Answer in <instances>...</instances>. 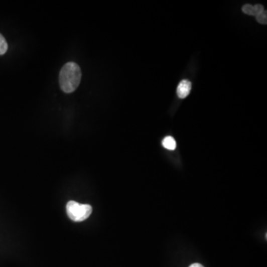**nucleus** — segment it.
<instances>
[{"label": "nucleus", "instance_id": "20e7f679", "mask_svg": "<svg viewBox=\"0 0 267 267\" xmlns=\"http://www.w3.org/2000/svg\"><path fill=\"white\" fill-rule=\"evenodd\" d=\"M242 11L243 13L246 14L249 16H257L259 14L261 13L264 11L263 6L260 4L255 5V6H251L250 4H246L243 6Z\"/></svg>", "mask_w": 267, "mask_h": 267}, {"label": "nucleus", "instance_id": "f257e3e1", "mask_svg": "<svg viewBox=\"0 0 267 267\" xmlns=\"http://www.w3.org/2000/svg\"><path fill=\"white\" fill-rule=\"evenodd\" d=\"M82 72L77 63H66L60 73V85L65 93H72L78 88L81 81Z\"/></svg>", "mask_w": 267, "mask_h": 267}, {"label": "nucleus", "instance_id": "f03ea898", "mask_svg": "<svg viewBox=\"0 0 267 267\" xmlns=\"http://www.w3.org/2000/svg\"><path fill=\"white\" fill-rule=\"evenodd\" d=\"M67 214L74 222H82L86 220L92 212V207L88 204H81L71 200L66 205Z\"/></svg>", "mask_w": 267, "mask_h": 267}, {"label": "nucleus", "instance_id": "7ed1b4c3", "mask_svg": "<svg viewBox=\"0 0 267 267\" xmlns=\"http://www.w3.org/2000/svg\"><path fill=\"white\" fill-rule=\"evenodd\" d=\"M192 88V83L189 80H184L179 83L177 88V94L181 99H184L189 95Z\"/></svg>", "mask_w": 267, "mask_h": 267}, {"label": "nucleus", "instance_id": "0eeeda50", "mask_svg": "<svg viewBox=\"0 0 267 267\" xmlns=\"http://www.w3.org/2000/svg\"><path fill=\"white\" fill-rule=\"evenodd\" d=\"M256 20L260 24H267V13L266 11H263L261 13L259 14L256 16Z\"/></svg>", "mask_w": 267, "mask_h": 267}, {"label": "nucleus", "instance_id": "6e6552de", "mask_svg": "<svg viewBox=\"0 0 267 267\" xmlns=\"http://www.w3.org/2000/svg\"><path fill=\"white\" fill-rule=\"evenodd\" d=\"M189 267H204L203 265L200 264V263H193V264L190 265Z\"/></svg>", "mask_w": 267, "mask_h": 267}, {"label": "nucleus", "instance_id": "423d86ee", "mask_svg": "<svg viewBox=\"0 0 267 267\" xmlns=\"http://www.w3.org/2000/svg\"><path fill=\"white\" fill-rule=\"evenodd\" d=\"M8 50V43L6 39L0 34V55L6 54Z\"/></svg>", "mask_w": 267, "mask_h": 267}, {"label": "nucleus", "instance_id": "39448f33", "mask_svg": "<svg viewBox=\"0 0 267 267\" xmlns=\"http://www.w3.org/2000/svg\"><path fill=\"white\" fill-rule=\"evenodd\" d=\"M163 146L164 148L169 150H175L176 149L177 144L175 140L172 137L168 136L164 138L163 141Z\"/></svg>", "mask_w": 267, "mask_h": 267}]
</instances>
